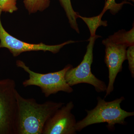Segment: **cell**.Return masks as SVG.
<instances>
[{"instance_id":"6da1fadb","label":"cell","mask_w":134,"mask_h":134,"mask_svg":"<svg viewBox=\"0 0 134 134\" xmlns=\"http://www.w3.org/2000/svg\"><path fill=\"white\" fill-rule=\"evenodd\" d=\"M15 134H42L47 120L64 103L47 101L39 104L34 98H25L16 92Z\"/></svg>"},{"instance_id":"7a4b0ae2","label":"cell","mask_w":134,"mask_h":134,"mask_svg":"<svg viewBox=\"0 0 134 134\" xmlns=\"http://www.w3.org/2000/svg\"><path fill=\"white\" fill-rule=\"evenodd\" d=\"M97 99V104L96 107L91 110H86V117L76 122V131L80 132L90 125L104 122L107 123V127L109 130L113 131L116 124L126 125V119L134 115L133 111H127L121 107V104L125 99L124 97L109 102L99 97Z\"/></svg>"},{"instance_id":"3957f363","label":"cell","mask_w":134,"mask_h":134,"mask_svg":"<svg viewBox=\"0 0 134 134\" xmlns=\"http://www.w3.org/2000/svg\"><path fill=\"white\" fill-rule=\"evenodd\" d=\"M18 67L23 69L29 74V79L25 80L23 85L25 87L36 86L40 87L42 93L47 98L52 94H55L60 91L71 93L74 91L72 87L67 83L65 79L66 72L73 67L68 65L61 70L47 74H41L34 72L23 62L18 60Z\"/></svg>"},{"instance_id":"277c9868","label":"cell","mask_w":134,"mask_h":134,"mask_svg":"<svg viewBox=\"0 0 134 134\" xmlns=\"http://www.w3.org/2000/svg\"><path fill=\"white\" fill-rule=\"evenodd\" d=\"M17 91L14 80H0V134H15Z\"/></svg>"},{"instance_id":"5b68a950","label":"cell","mask_w":134,"mask_h":134,"mask_svg":"<svg viewBox=\"0 0 134 134\" xmlns=\"http://www.w3.org/2000/svg\"><path fill=\"white\" fill-rule=\"evenodd\" d=\"M99 37L96 35L90 36L86 53L81 62L77 66L72 67L66 72L65 79L69 86L72 87L78 84L88 83L93 86L99 93L106 91L107 85L105 83L97 78L91 72L94 44L96 40Z\"/></svg>"},{"instance_id":"8992f818","label":"cell","mask_w":134,"mask_h":134,"mask_svg":"<svg viewBox=\"0 0 134 134\" xmlns=\"http://www.w3.org/2000/svg\"><path fill=\"white\" fill-rule=\"evenodd\" d=\"M2 12L0 9V48H7L14 57L18 56L22 53L31 51H49L54 54L57 53L64 46L75 42L70 40L60 44L47 45L42 43L31 44L24 42L11 36L5 30L1 21Z\"/></svg>"},{"instance_id":"52a82bcc","label":"cell","mask_w":134,"mask_h":134,"mask_svg":"<svg viewBox=\"0 0 134 134\" xmlns=\"http://www.w3.org/2000/svg\"><path fill=\"white\" fill-rule=\"evenodd\" d=\"M103 44L105 46L104 62L108 70V83L105 98L113 92L114 83L117 75L122 70V65L127 60L128 47L114 43L110 39L104 40Z\"/></svg>"},{"instance_id":"ba28073f","label":"cell","mask_w":134,"mask_h":134,"mask_svg":"<svg viewBox=\"0 0 134 134\" xmlns=\"http://www.w3.org/2000/svg\"><path fill=\"white\" fill-rule=\"evenodd\" d=\"M72 101L58 109L46 122L42 134H75V117L72 113Z\"/></svg>"},{"instance_id":"9c48e42d","label":"cell","mask_w":134,"mask_h":134,"mask_svg":"<svg viewBox=\"0 0 134 134\" xmlns=\"http://www.w3.org/2000/svg\"><path fill=\"white\" fill-rule=\"evenodd\" d=\"M114 43L124 45L128 47L134 45V27L130 30L126 31L121 30L115 32L113 35L108 37Z\"/></svg>"},{"instance_id":"30bf717a","label":"cell","mask_w":134,"mask_h":134,"mask_svg":"<svg viewBox=\"0 0 134 134\" xmlns=\"http://www.w3.org/2000/svg\"><path fill=\"white\" fill-rule=\"evenodd\" d=\"M60 3L64 9L71 28L79 34V30L76 19L79 14L75 12L72 8L70 0H59Z\"/></svg>"},{"instance_id":"8fae6325","label":"cell","mask_w":134,"mask_h":134,"mask_svg":"<svg viewBox=\"0 0 134 134\" xmlns=\"http://www.w3.org/2000/svg\"><path fill=\"white\" fill-rule=\"evenodd\" d=\"M105 13V12L102 11L100 14L98 16L91 18L85 17L82 16L79 14L78 18H81L87 25L90 32L91 36H95L97 29L99 26H106L108 25L107 21H103L101 19Z\"/></svg>"},{"instance_id":"7c38bea8","label":"cell","mask_w":134,"mask_h":134,"mask_svg":"<svg viewBox=\"0 0 134 134\" xmlns=\"http://www.w3.org/2000/svg\"><path fill=\"white\" fill-rule=\"evenodd\" d=\"M24 3L29 13L32 14L45 10L49 7L50 1L47 0H24Z\"/></svg>"},{"instance_id":"4fadbf2b","label":"cell","mask_w":134,"mask_h":134,"mask_svg":"<svg viewBox=\"0 0 134 134\" xmlns=\"http://www.w3.org/2000/svg\"><path fill=\"white\" fill-rule=\"evenodd\" d=\"M125 3H131L126 1L122 2L121 3H117L115 0H105V5L103 11L105 12L107 10H109L110 12L113 15H115L122 8V6Z\"/></svg>"},{"instance_id":"5bb4252c","label":"cell","mask_w":134,"mask_h":134,"mask_svg":"<svg viewBox=\"0 0 134 134\" xmlns=\"http://www.w3.org/2000/svg\"><path fill=\"white\" fill-rule=\"evenodd\" d=\"M17 0H0V9L2 12L12 13L18 10Z\"/></svg>"},{"instance_id":"9a60e30c","label":"cell","mask_w":134,"mask_h":134,"mask_svg":"<svg viewBox=\"0 0 134 134\" xmlns=\"http://www.w3.org/2000/svg\"><path fill=\"white\" fill-rule=\"evenodd\" d=\"M127 60L128 61L129 68L132 77H134V45L129 47L126 51Z\"/></svg>"},{"instance_id":"2e32d148","label":"cell","mask_w":134,"mask_h":134,"mask_svg":"<svg viewBox=\"0 0 134 134\" xmlns=\"http://www.w3.org/2000/svg\"><path fill=\"white\" fill-rule=\"evenodd\" d=\"M47 1H51V0H47Z\"/></svg>"},{"instance_id":"e0dca14e","label":"cell","mask_w":134,"mask_h":134,"mask_svg":"<svg viewBox=\"0 0 134 134\" xmlns=\"http://www.w3.org/2000/svg\"></svg>"}]
</instances>
